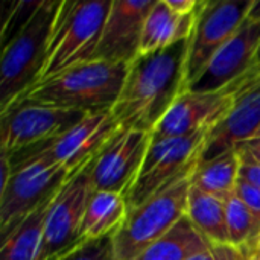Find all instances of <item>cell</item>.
<instances>
[{
    "label": "cell",
    "mask_w": 260,
    "mask_h": 260,
    "mask_svg": "<svg viewBox=\"0 0 260 260\" xmlns=\"http://www.w3.org/2000/svg\"><path fill=\"white\" fill-rule=\"evenodd\" d=\"M189 40L140 55L129 64L126 79L111 113L122 129L152 134L175 101L187 90Z\"/></svg>",
    "instance_id": "1"
},
{
    "label": "cell",
    "mask_w": 260,
    "mask_h": 260,
    "mask_svg": "<svg viewBox=\"0 0 260 260\" xmlns=\"http://www.w3.org/2000/svg\"><path fill=\"white\" fill-rule=\"evenodd\" d=\"M128 69L126 64L90 61L38 82L18 102L84 114L111 111L119 99Z\"/></svg>",
    "instance_id": "2"
},
{
    "label": "cell",
    "mask_w": 260,
    "mask_h": 260,
    "mask_svg": "<svg viewBox=\"0 0 260 260\" xmlns=\"http://www.w3.org/2000/svg\"><path fill=\"white\" fill-rule=\"evenodd\" d=\"M59 6L61 0H43L24 29L3 46L0 59V114L38 84Z\"/></svg>",
    "instance_id": "3"
},
{
    "label": "cell",
    "mask_w": 260,
    "mask_h": 260,
    "mask_svg": "<svg viewBox=\"0 0 260 260\" xmlns=\"http://www.w3.org/2000/svg\"><path fill=\"white\" fill-rule=\"evenodd\" d=\"M111 3L113 0H61L47 58L38 82L61 75L76 66L94 61Z\"/></svg>",
    "instance_id": "4"
},
{
    "label": "cell",
    "mask_w": 260,
    "mask_h": 260,
    "mask_svg": "<svg viewBox=\"0 0 260 260\" xmlns=\"http://www.w3.org/2000/svg\"><path fill=\"white\" fill-rule=\"evenodd\" d=\"M212 128L184 137H152L142 171L126 195L128 210L143 204L166 187L190 177L204 149Z\"/></svg>",
    "instance_id": "5"
},
{
    "label": "cell",
    "mask_w": 260,
    "mask_h": 260,
    "mask_svg": "<svg viewBox=\"0 0 260 260\" xmlns=\"http://www.w3.org/2000/svg\"><path fill=\"white\" fill-rule=\"evenodd\" d=\"M190 187L192 175L128 210L122 227L114 235L117 260H133L169 233L187 213Z\"/></svg>",
    "instance_id": "6"
},
{
    "label": "cell",
    "mask_w": 260,
    "mask_h": 260,
    "mask_svg": "<svg viewBox=\"0 0 260 260\" xmlns=\"http://www.w3.org/2000/svg\"><path fill=\"white\" fill-rule=\"evenodd\" d=\"M119 129L120 126L111 111L87 114L79 123L58 137L9 157L11 166L15 169L26 163L44 161L62 166L70 174H75L87 166Z\"/></svg>",
    "instance_id": "7"
},
{
    "label": "cell",
    "mask_w": 260,
    "mask_h": 260,
    "mask_svg": "<svg viewBox=\"0 0 260 260\" xmlns=\"http://www.w3.org/2000/svg\"><path fill=\"white\" fill-rule=\"evenodd\" d=\"M91 161L76 171L50 203L40 260H61L85 244L82 239V219L94 190L90 174Z\"/></svg>",
    "instance_id": "8"
},
{
    "label": "cell",
    "mask_w": 260,
    "mask_h": 260,
    "mask_svg": "<svg viewBox=\"0 0 260 260\" xmlns=\"http://www.w3.org/2000/svg\"><path fill=\"white\" fill-rule=\"evenodd\" d=\"M72 175L62 166L44 161H32L12 169L8 184L0 189L2 239L30 213L52 201Z\"/></svg>",
    "instance_id": "9"
},
{
    "label": "cell",
    "mask_w": 260,
    "mask_h": 260,
    "mask_svg": "<svg viewBox=\"0 0 260 260\" xmlns=\"http://www.w3.org/2000/svg\"><path fill=\"white\" fill-rule=\"evenodd\" d=\"M253 0H204L189 38L187 88L201 76L213 56L245 21Z\"/></svg>",
    "instance_id": "10"
},
{
    "label": "cell",
    "mask_w": 260,
    "mask_h": 260,
    "mask_svg": "<svg viewBox=\"0 0 260 260\" xmlns=\"http://www.w3.org/2000/svg\"><path fill=\"white\" fill-rule=\"evenodd\" d=\"M259 75V70H254L215 91L186 90L158 123L152 137H184L216 126L230 113L242 90Z\"/></svg>",
    "instance_id": "11"
},
{
    "label": "cell",
    "mask_w": 260,
    "mask_h": 260,
    "mask_svg": "<svg viewBox=\"0 0 260 260\" xmlns=\"http://www.w3.org/2000/svg\"><path fill=\"white\" fill-rule=\"evenodd\" d=\"M87 114L29 102H17L0 114L2 154H14L58 137Z\"/></svg>",
    "instance_id": "12"
},
{
    "label": "cell",
    "mask_w": 260,
    "mask_h": 260,
    "mask_svg": "<svg viewBox=\"0 0 260 260\" xmlns=\"http://www.w3.org/2000/svg\"><path fill=\"white\" fill-rule=\"evenodd\" d=\"M149 145L151 134L120 128L91 161L93 189L126 198L142 171Z\"/></svg>",
    "instance_id": "13"
},
{
    "label": "cell",
    "mask_w": 260,
    "mask_h": 260,
    "mask_svg": "<svg viewBox=\"0 0 260 260\" xmlns=\"http://www.w3.org/2000/svg\"><path fill=\"white\" fill-rule=\"evenodd\" d=\"M157 0H113L94 61L133 64L140 55L145 21Z\"/></svg>",
    "instance_id": "14"
},
{
    "label": "cell",
    "mask_w": 260,
    "mask_h": 260,
    "mask_svg": "<svg viewBox=\"0 0 260 260\" xmlns=\"http://www.w3.org/2000/svg\"><path fill=\"white\" fill-rule=\"evenodd\" d=\"M260 46V21L245 18L238 32L213 56L201 76L187 88L192 91L221 90L242 76L257 70L256 56Z\"/></svg>",
    "instance_id": "15"
},
{
    "label": "cell",
    "mask_w": 260,
    "mask_h": 260,
    "mask_svg": "<svg viewBox=\"0 0 260 260\" xmlns=\"http://www.w3.org/2000/svg\"><path fill=\"white\" fill-rule=\"evenodd\" d=\"M260 128V75L238 96L230 113L210 129L200 163L233 151L238 143L256 136Z\"/></svg>",
    "instance_id": "16"
},
{
    "label": "cell",
    "mask_w": 260,
    "mask_h": 260,
    "mask_svg": "<svg viewBox=\"0 0 260 260\" xmlns=\"http://www.w3.org/2000/svg\"><path fill=\"white\" fill-rule=\"evenodd\" d=\"M200 9L193 14L183 15L175 12L166 0H157L143 26L140 55L154 53L189 40L193 32Z\"/></svg>",
    "instance_id": "17"
},
{
    "label": "cell",
    "mask_w": 260,
    "mask_h": 260,
    "mask_svg": "<svg viewBox=\"0 0 260 260\" xmlns=\"http://www.w3.org/2000/svg\"><path fill=\"white\" fill-rule=\"evenodd\" d=\"M128 215L126 198L120 193L93 190L82 219V239L114 236Z\"/></svg>",
    "instance_id": "18"
},
{
    "label": "cell",
    "mask_w": 260,
    "mask_h": 260,
    "mask_svg": "<svg viewBox=\"0 0 260 260\" xmlns=\"http://www.w3.org/2000/svg\"><path fill=\"white\" fill-rule=\"evenodd\" d=\"M210 247L212 244L184 216L169 233L151 244L133 260H187Z\"/></svg>",
    "instance_id": "19"
},
{
    "label": "cell",
    "mask_w": 260,
    "mask_h": 260,
    "mask_svg": "<svg viewBox=\"0 0 260 260\" xmlns=\"http://www.w3.org/2000/svg\"><path fill=\"white\" fill-rule=\"evenodd\" d=\"M186 216L212 245L230 247L225 200L209 195L192 186L189 192Z\"/></svg>",
    "instance_id": "20"
},
{
    "label": "cell",
    "mask_w": 260,
    "mask_h": 260,
    "mask_svg": "<svg viewBox=\"0 0 260 260\" xmlns=\"http://www.w3.org/2000/svg\"><path fill=\"white\" fill-rule=\"evenodd\" d=\"M241 157L236 149L216 158L198 163L192 174V186L221 200H227L236 190L239 181Z\"/></svg>",
    "instance_id": "21"
},
{
    "label": "cell",
    "mask_w": 260,
    "mask_h": 260,
    "mask_svg": "<svg viewBox=\"0 0 260 260\" xmlns=\"http://www.w3.org/2000/svg\"><path fill=\"white\" fill-rule=\"evenodd\" d=\"M52 201L43 204L3 238L0 260H40L46 215Z\"/></svg>",
    "instance_id": "22"
},
{
    "label": "cell",
    "mask_w": 260,
    "mask_h": 260,
    "mask_svg": "<svg viewBox=\"0 0 260 260\" xmlns=\"http://www.w3.org/2000/svg\"><path fill=\"white\" fill-rule=\"evenodd\" d=\"M225 213L230 247L253 256L260 238V219L236 193L225 200Z\"/></svg>",
    "instance_id": "23"
},
{
    "label": "cell",
    "mask_w": 260,
    "mask_h": 260,
    "mask_svg": "<svg viewBox=\"0 0 260 260\" xmlns=\"http://www.w3.org/2000/svg\"><path fill=\"white\" fill-rule=\"evenodd\" d=\"M41 3H43V0H37V2H15V3H12V9L6 15V20H5L3 29H2L3 46H6L12 38H15L24 29V26L32 20L34 14L38 11Z\"/></svg>",
    "instance_id": "24"
},
{
    "label": "cell",
    "mask_w": 260,
    "mask_h": 260,
    "mask_svg": "<svg viewBox=\"0 0 260 260\" xmlns=\"http://www.w3.org/2000/svg\"><path fill=\"white\" fill-rule=\"evenodd\" d=\"M61 260H117L114 250V236L87 241Z\"/></svg>",
    "instance_id": "25"
},
{
    "label": "cell",
    "mask_w": 260,
    "mask_h": 260,
    "mask_svg": "<svg viewBox=\"0 0 260 260\" xmlns=\"http://www.w3.org/2000/svg\"><path fill=\"white\" fill-rule=\"evenodd\" d=\"M253 257L250 254H245L242 251L235 250L233 247H218V245H212L210 248L192 256L187 260H247Z\"/></svg>",
    "instance_id": "26"
},
{
    "label": "cell",
    "mask_w": 260,
    "mask_h": 260,
    "mask_svg": "<svg viewBox=\"0 0 260 260\" xmlns=\"http://www.w3.org/2000/svg\"><path fill=\"white\" fill-rule=\"evenodd\" d=\"M236 197L241 198L250 209L251 212L260 219V189L254 187L242 180L238 181L236 184V190H235Z\"/></svg>",
    "instance_id": "27"
},
{
    "label": "cell",
    "mask_w": 260,
    "mask_h": 260,
    "mask_svg": "<svg viewBox=\"0 0 260 260\" xmlns=\"http://www.w3.org/2000/svg\"><path fill=\"white\" fill-rule=\"evenodd\" d=\"M239 157H241L239 180H242V181L260 189V163L253 160L251 157H247V155H242V154H239Z\"/></svg>",
    "instance_id": "28"
},
{
    "label": "cell",
    "mask_w": 260,
    "mask_h": 260,
    "mask_svg": "<svg viewBox=\"0 0 260 260\" xmlns=\"http://www.w3.org/2000/svg\"><path fill=\"white\" fill-rule=\"evenodd\" d=\"M235 149L238 151V154L251 157L253 160L260 163V137H251L245 142H241L236 145Z\"/></svg>",
    "instance_id": "29"
},
{
    "label": "cell",
    "mask_w": 260,
    "mask_h": 260,
    "mask_svg": "<svg viewBox=\"0 0 260 260\" xmlns=\"http://www.w3.org/2000/svg\"><path fill=\"white\" fill-rule=\"evenodd\" d=\"M168 5L178 14L187 15V14H193L197 12L204 0H166Z\"/></svg>",
    "instance_id": "30"
},
{
    "label": "cell",
    "mask_w": 260,
    "mask_h": 260,
    "mask_svg": "<svg viewBox=\"0 0 260 260\" xmlns=\"http://www.w3.org/2000/svg\"><path fill=\"white\" fill-rule=\"evenodd\" d=\"M247 17L260 21V0H253L251 2V6H250V11H248Z\"/></svg>",
    "instance_id": "31"
},
{
    "label": "cell",
    "mask_w": 260,
    "mask_h": 260,
    "mask_svg": "<svg viewBox=\"0 0 260 260\" xmlns=\"http://www.w3.org/2000/svg\"><path fill=\"white\" fill-rule=\"evenodd\" d=\"M253 259L260 260V238L257 239V244H256V248H254V254H253Z\"/></svg>",
    "instance_id": "32"
},
{
    "label": "cell",
    "mask_w": 260,
    "mask_h": 260,
    "mask_svg": "<svg viewBox=\"0 0 260 260\" xmlns=\"http://www.w3.org/2000/svg\"><path fill=\"white\" fill-rule=\"evenodd\" d=\"M256 66H257V70L260 72V46L259 50H257V56H256Z\"/></svg>",
    "instance_id": "33"
},
{
    "label": "cell",
    "mask_w": 260,
    "mask_h": 260,
    "mask_svg": "<svg viewBox=\"0 0 260 260\" xmlns=\"http://www.w3.org/2000/svg\"><path fill=\"white\" fill-rule=\"evenodd\" d=\"M254 137H260V128H259V131L256 133V136H254Z\"/></svg>",
    "instance_id": "34"
},
{
    "label": "cell",
    "mask_w": 260,
    "mask_h": 260,
    "mask_svg": "<svg viewBox=\"0 0 260 260\" xmlns=\"http://www.w3.org/2000/svg\"><path fill=\"white\" fill-rule=\"evenodd\" d=\"M247 260H254V259H253V257H250V259H247Z\"/></svg>",
    "instance_id": "35"
}]
</instances>
